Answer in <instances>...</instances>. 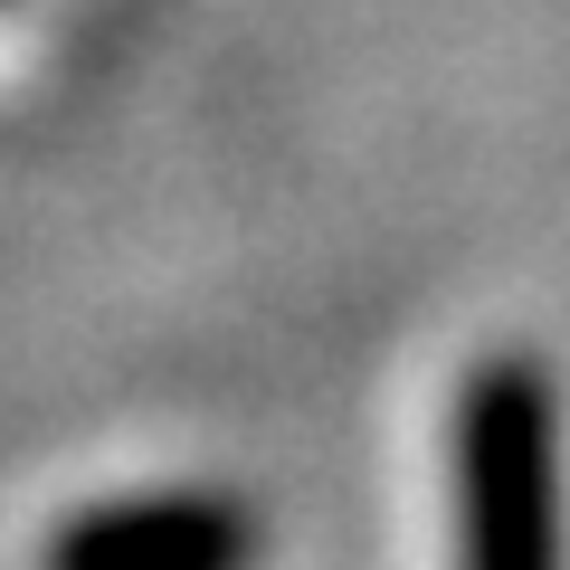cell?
Returning a JSON list of instances; mask_svg holds the SVG:
<instances>
[{
	"mask_svg": "<svg viewBox=\"0 0 570 570\" xmlns=\"http://www.w3.org/2000/svg\"><path fill=\"white\" fill-rule=\"evenodd\" d=\"M561 381L542 352H485L448 409L456 570H570Z\"/></svg>",
	"mask_w": 570,
	"mask_h": 570,
	"instance_id": "1",
	"label": "cell"
},
{
	"mask_svg": "<svg viewBox=\"0 0 570 570\" xmlns=\"http://www.w3.org/2000/svg\"><path fill=\"white\" fill-rule=\"evenodd\" d=\"M266 513L219 485H142L67 513L48 532L39 570H257Z\"/></svg>",
	"mask_w": 570,
	"mask_h": 570,
	"instance_id": "2",
	"label": "cell"
}]
</instances>
